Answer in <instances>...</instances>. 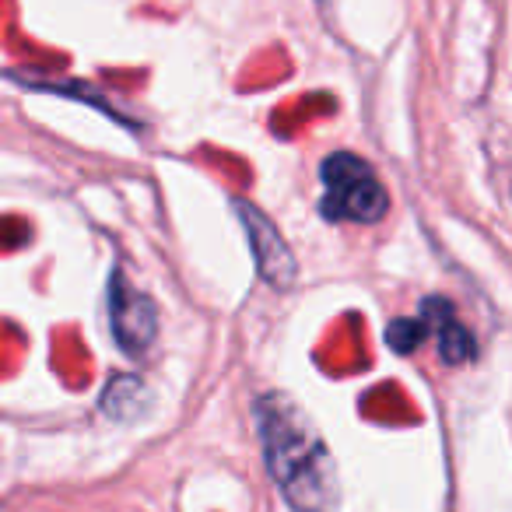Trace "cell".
<instances>
[{"label":"cell","mask_w":512,"mask_h":512,"mask_svg":"<svg viewBox=\"0 0 512 512\" xmlns=\"http://www.w3.org/2000/svg\"><path fill=\"white\" fill-rule=\"evenodd\" d=\"M109 327L123 355L141 358L158 337V306L148 292L134 288L116 267L109 278Z\"/></svg>","instance_id":"cell-3"},{"label":"cell","mask_w":512,"mask_h":512,"mask_svg":"<svg viewBox=\"0 0 512 512\" xmlns=\"http://www.w3.org/2000/svg\"><path fill=\"white\" fill-rule=\"evenodd\" d=\"M235 214H239L242 228H246V239L253 246L256 256V271L278 292H288L299 278V260H295L292 246L285 242V235L278 232L271 218H267L260 207H253L249 200H235Z\"/></svg>","instance_id":"cell-4"},{"label":"cell","mask_w":512,"mask_h":512,"mask_svg":"<svg viewBox=\"0 0 512 512\" xmlns=\"http://www.w3.org/2000/svg\"><path fill=\"white\" fill-rule=\"evenodd\" d=\"M264 463L292 512H334L341 498L337 463L323 435L285 393H264L253 404Z\"/></svg>","instance_id":"cell-1"},{"label":"cell","mask_w":512,"mask_h":512,"mask_svg":"<svg viewBox=\"0 0 512 512\" xmlns=\"http://www.w3.org/2000/svg\"><path fill=\"white\" fill-rule=\"evenodd\" d=\"M428 337V327L421 316H400L386 327V344H390L397 355H411L421 341Z\"/></svg>","instance_id":"cell-6"},{"label":"cell","mask_w":512,"mask_h":512,"mask_svg":"<svg viewBox=\"0 0 512 512\" xmlns=\"http://www.w3.org/2000/svg\"><path fill=\"white\" fill-rule=\"evenodd\" d=\"M421 320L428 327V337H435V348H439V358L446 365H467L477 358V344L470 337V330L460 323L456 309L449 306L439 295H428L421 302Z\"/></svg>","instance_id":"cell-5"},{"label":"cell","mask_w":512,"mask_h":512,"mask_svg":"<svg viewBox=\"0 0 512 512\" xmlns=\"http://www.w3.org/2000/svg\"><path fill=\"white\" fill-rule=\"evenodd\" d=\"M323 200L320 214L327 221H355V225H376L390 211V193L379 183L372 165L351 151H334L323 158Z\"/></svg>","instance_id":"cell-2"}]
</instances>
